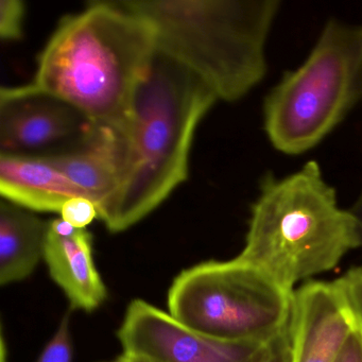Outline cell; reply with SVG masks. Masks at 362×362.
<instances>
[{"label":"cell","mask_w":362,"mask_h":362,"mask_svg":"<svg viewBox=\"0 0 362 362\" xmlns=\"http://www.w3.org/2000/svg\"><path fill=\"white\" fill-rule=\"evenodd\" d=\"M156 54L149 21L120 0H95L61 20L26 88L71 105L95 128L122 133Z\"/></svg>","instance_id":"6da1fadb"},{"label":"cell","mask_w":362,"mask_h":362,"mask_svg":"<svg viewBox=\"0 0 362 362\" xmlns=\"http://www.w3.org/2000/svg\"><path fill=\"white\" fill-rule=\"evenodd\" d=\"M217 101L198 76L158 52L120 133L119 185L99 211L110 232L147 217L187 180L197 129Z\"/></svg>","instance_id":"7a4b0ae2"},{"label":"cell","mask_w":362,"mask_h":362,"mask_svg":"<svg viewBox=\"0 0 362 362\" xmlns=\"http://www.w3.org/2000/svg\"><path fill=\"white\" fill-rule=\"evenodd\" d=\"M359 247V218L339 205L319 163L309 160L291 175L267 173L260 180L237 257L294 291L296 284L332 271Z\"/></svg>","instance_id":"3957f363"},{"label":"cell","mask_w":362,"mask_h":362,"mask_svg":"<svg viewBox=\"0 0 362 362\" xmlns=\"http://www.w3.org/2000/svg\"><path fill=\"white\" fill-rule=\"evenodd\" d=\"M149 21L158 52L198 76L218 100L236 103L268 73L279 0H120Z\"/></svg>","instance_id":"277c9868"},{"label":"cell","mask_w":362,"mask_h":362,"mask_svg":"<svg viewBox=\"0 0 362 362\" xmlns=\"http://www.w3.org/2000/svg\"><path fill=\"white\" fill-rule=\"evenodd\" d=\"M362 96V24L328 21L304 62L267 95L264 130L273 148L300 156L322 143Z\"/></svg>","instance_id":"5b68a950"},{"label":"cell","mask_w":362,"mask_h":362,"mask_svg":"<svg viewBox=\"0 0 362 362\" xmlns=\"http://www.w3.org/2000/svg\"><path fill=\"white\" fill-rule=\"evenodd\" d=\"M293 292L240 258L211 260L175 277L168 313L209 338L269 343L289 328Z\"/></svg>","instance_id":"8992f818"},{"label":"cell","mask_w":362,"mask_h":362,"mask_svg":"<svg viewBox=\"0 0 362 362\" xmlns=\"http://www.w3.org/2000/svg\"><path fill=\"white\" fill-rule=\"evenodd\" d=\"M117 336L124 353L156 362H262L269 344L209 338L141 300L129 305Z\"/></svg>","instance_id":"52a82bcc"},{"label":"cell","mask_w":362,"mask_h":362,"mask_svg":"<svg viewBox=\"0 0 362 362\" xmlns=\"http://www.w3.org/2000/svg\"><path fill=\"white\" fill-rule=\"evenodd\" d=\"M95 127L71 105L26 86L0 92V153L31 154L69 137L84 139Z\"/></svg>","instance_id":"ba28073f"},{"label":"cell","mask_w":362,"mask_h":362,"mask_svg":"<svg viewBox=\"0 0 362 362\" xmlns=\"http://www.w3.org/2000/svg\"><path fill=\"white\" fill-rule=\"evenodd\" d=\"M356 328L351 307L336 281H308L294 289L291 362L336 361Z\"/></svg>","instance_id":"9c48e42d"},{"label":"cell","mask_w":362,"mask_h":362,"mask_svg":"<svg viewBox=\"0 0 362 362\" xmlns=\"http://www.w3.org/2000/svg\"><path fill=\"white\" fill-rule=\"evenodd\" d=\"M44 260L50 276L74 309L93 311L107 298V288L95 266L93 236L63 219L49 222Z\"/></svg>","instance_id":"30bf717a"},{"label":"cell","mask_w":362,"mask_h":362,"mask_svg":"<svg viewBox=\"0 0 362 362\" xmlns=\"http://www.w3.org/2000/svg\"><path fill=\"white\" fill-rule=\"evenodd\" d=\"M99 211L117 190L122 171L119 133L95 128L77 147L44 154Z\"/></svg>","instance_id":"8fae6325"},{"label":"cell","mask_w":362,"mask_h":362,"mask_svg":"<svg viewBox=\"0 0 362 362\" xmlns=\"http://www.w3.org/2000/svg\"><path fill=\"white\" fill-rule=\"evenodd\" d=\"M0 194L30 211L59 214L69 199L86 197L44 154L0 153Z\"/></svg>","instance_id":"7c38bea8"},{"label":"cell","mask_w":362,"mask_h":362,"mask_svg":"<svg viewBox=\"0 0 362 362\" xmlns=\"http://www.w3.org/2000/svg\"><path fill=\"white\" fill-rule=\"evenodd\" d=\"M49 222L33 211L0 203V284L10 285L33 274L44 259Z\"/></svg>","instance_id":"4fadbf2b"},{"label":"cell","mask_w":362,"mask_h":362,"mask_svg":"<svg viewBox=\"0 0 362 362\" xmlns=\"http://www.w3.org/2000/svg\"><path fill=\"white\" fill-rule=\"evenodd\" d=\"M26 8L22 0L0 1V37L4 41H18L24 33Z\"/></svg>","instance_id":"5bb4252c"},{"label":"cell","mask_w":362,"mask_h":362,"mask_svg":"<svg viewBox=\"0 0 362 362\" xmlns=\"http://www.w3.org/2000/svg\"><path fill=\"white\" fill-rule=\"evenodd\" d=\"M336 281L342 290L355 317L358 329L362 334V267L349 269Z\"/></svg>","instance_id":"9a60e30c"},{"label":"cell","mask_w":362,"mask_h":362,"mask_svg":"<svg viewBox=\"0 0 362 362\" xmlns=\"http://www.w3.org/2000/svg\"><path fill=\"white\" fill-rule=\"evenodd\" d=\"M61 219L76 228H86L95 219H98L96 204L86 197L69 199L61 211Z\"/></svg>","instance_id":"2e32d148"},{"label":"cell","mask_w":362,"mask_h":362,"mask_svg":"<svg viewBox=\"0 0 362 362\" xmlns=\"http://www.w3.org/2000/svg\"><path fill=\"white\" fill-rule=\"evenodd\" d=\"M71 341L69 317H64L54 338L48 343L37 362H71Z\"/></svg>","instance_id":"e0dca14e"},{"label":"cell","mask_w":362,"mask_h":362,"mask_svg":"<svg viewBox=\"0 0 362 362\" xmlns=\"http://www.w3.org/2000/svg\"><path fill=\"white\" fill-rule=\"evenodd\" d=\"M262 362H291L290 325L286 332L270 341Z\"/></svg>","instance_id":"ac0fdd59"},{"label":"cell","mask_w":362,"mask_h":362,"mask_svg":"<svg viewBox=\"0 0 362 362\" xmlns=\"http://www.w3.org/2000/svg\"><path fill=\"white\" fill-rule=\"evenodd\" d=\"M334 362H362V334L358 327L351 332Z\"/></svg>","instance_id":"d6986e66"},{"label":"cell","mask_w":362,"mask_h":362,"mask_svg":"<svg viewBox=\"0 0 362 362\" xmlns=\"http://www.w3.org/2000/svg\"><path fill=\"white\" fill-rule=\"evenodd\" d=\"M119 362H156L150 358L145 357V356L135 355V354L124 353L119 358Z\"/></svg>","instance_id":"ffe728a7"},{"label":"cell","mask_w":362,"mask_h":362,"mask_svg":"<svg viewBox=\"0 0 362 362\" xmlns=\"http://www.w3.org/2000/svg\"><path fill=\"white\" fill-rule=\"evenodd\" d=\"M351 211L355 213V215L359 218L360 222L362 224V189L360 192L359 196H358L357 201L355 202V205H354Z\"/></svg>","instance_id":"44dd1931"},{"label":"cell","mask_w":362,"mask_h":362,"mask_svg":"<svg viewBox=\"0 0 362 362\" xmlns=\"http://www.w3.org/2000/svg\"><path fill=\"white\" fill-rule=\"evenodd\" d=\"M1 362H6L5 358V343L3 342V358H1Z\"/></svg>","instance_id":"7402d4cb"},{"label":"cell","mask_w":362,"mask_h":362,"mask_svg":"<svg viewBox=\"0 0 362 362\" xmlns=\"http://www.w3.org/2000/svg\"><path fill=\"white\" fill-rule=\"evenodd\" d=\"M113 362H119V361H118V360H116V361H113Z\"/></svg>","instance_id":"603a6c76"}]
</instances>
